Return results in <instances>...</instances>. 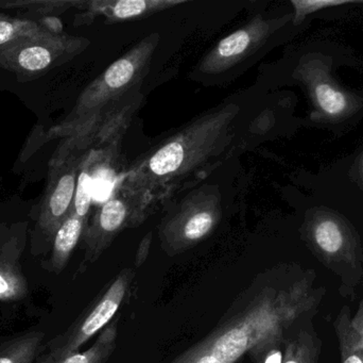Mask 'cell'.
<instances>
[{"mask_svg": "<svg viewBox=\"0 0 363 363\" xmlns=\"http://www.w3.org/2000/svg\"><path fill=\"white\" fill-rule=\"evenodd\" d=\"M186 2L187 0H97L89 2V10L104 15L108 23H113L152 16Z\"/></svg>", "mask_w": 363, "mask_h": 363, "instance_id": "11", "label": "cell"}, {"mask_svg": "<svg viewBox=\"0 0 363 363\" xmlns=\"http://www.w3.org/2000/svg\"><path fill=\"white\" fill-rule=\"evenodd\" d=\"M281 362H283V354L281 350H275L264 358L262 363H281Z\"/></svg>", "mask_w": 363, "mask_h": 363, "instance_id": "23", "label": "cell"}, {"mask_svg": "<svg viewBox=\"0 0 363 363\" xmlns=\"http://www.w3.org/2000/svg\"><path fill=\"white\" fill-rule=\"evenodd\" d=\"M221 215V196L215 187H203L192 192L160 224L164 253L176 256L196 246L215 232Z\"/></svg>", "mask_w": 363, "mask_h": 363, "instance_id": "5", "label": "cell"}, {"mask_svg": "<svg viewBox=\"0 0 363 363\" xmlns=\"http://www.w3.org/2000/svg\"><path fill=\"white\" fill-rule=\"evenodd\" d=\"M118 324L119 318L113 320L86 351L74 352L57 359H52L46 354L38 357L35 363H106L117 347Z\"/></svg>", "mask_w": 363, "mask_h": 363, "instance_id": "12", "label": "cell"}, {"mask_svg": "<svg viewBox=\"0 0 363 363\" xmlns=\"http://www.w3.org/2000/svg\"><path fill=\"white\" fill-rule=\"evenodd\" d=\"M94 144L97 143L91 139L74 136L64 159L57 166L40 217V228L50 238L55 237L61 224L72 212L79 172L87 151Z\"/></svg>", "mask_w": 363, "mask_h": 363, "instance_id": "9", "label": "cell"}, {"mask_svg": "<svg viewBox=\"0 0 363 363\" xmlns=\"http://www.w3.org/2000/svg\"><path fill=\"white\" fill-rule=\"evenodd\" d=\"M240 113L226 104L188 121L134 162L123 183L155 205L196 185L230 155Z\"/></svg>", "mask_w": 363, "mask_h": 363, "instance_id": "2", "label": "cell"}, {"mask_svg": "<svg viewBox=\"0 0 363 363\" xmlns=\"http://www.w3.org/2000/svg\"><path fill=\"white\" fill-rule=\"evenodd\" d=\"M26 23L11 19H0V45L10 42L17 38L18 34L23 33Z\"/></svg>", "mask_w": 363, "mask_h": 363, "instance_id": "21", "label": "cell"}, {"mask_svg": "<svg viewBox=\"0 0 363 363\" xmlns=\"http://www.w3.org/2000/svg\"><path fill=\"white\" fill-rule=\"evenodd\" d=\"M321 341L315 332L301 330L286 339L281 363H318L321 353Z\"/></svg>", "mask_w": 363, "mask_h": 363, "instance_id": "14", "label": "cell"}, {"mask_svg": "<svg viewBox=\"0 0 363 363\" xmlns=\"http://www.w3.org/2000/svg\"><path fill=\"white\" fill-rule=\"evenodd\" d=\"M311 285V278L304 277L277 288L259 277L211 334L170 363H237L247 354L254 363L264 362L285 345L292 325L315 306Z\"/></svg>", "mask_w": 363, "mask_h": 363, "instance_id": "1", "label": "cell"}, {"mask_svg": "<svg viewBox=\"0 0 363 363\" xmlns=\"http://www.w3.org/2000/svg\"><path fill=\"white\" fill-rule=\"evenodd\" d=\"M150 245L151 234H149V236L145 237L144 240L142 241L140 247H138V254H136L135 257L136 269H140L146 261L147 257H148L149 249H150Z\"/></svg>", "mask_w": 363, "mask_h": 363, "instance_id": "22", "label": "cell"}, {"mask_svg": "<svg viewBox=\"0 0 363 363\" xmlns=\"http://www.w3.org/2000/svg\"><path fill=\"white\" fill-rule=\"evenodd\" d=\"M305 237L328 270L349 287L358 285L363 274L362 249L345 222L332 213H317L307 222Z\"/></svg>", "mask_w": 363, "mask_h": 363, "instance_id": "6", "label": "cell"}, {"mask_svg": "<svg viewBox=\"0 0 363 363\" xmlns=\"http://www.w3.org/2000/svg\"><path fill=\"white\" fill-rule=\"evenodd\" d=\"M157 45V34L146 36L89 85L69 121L72 136L98 143L123 138L142 104L143 83Z\"/></svg>", "mask_w": 363, "mask_h": 363, "instance_id": "3", "label": "cell"}, {"mask_svg": "<svg viewBox=\"0 0 363 363\" xmlns=\"http://www.w3.org/2000/svg\"><path fill=\"white\" fill-rule=\"evenodd\" d=\"M96 145L94 144L87 151L77 179L76 193L72 212L82 219L89 220V209L93 204V170L94 153Z\"/></svg>", "mask_w": 363, "mask_h": 363, "instance_id": "15", "label": "cell"}, {"mask_svg": "<svg viewBox=\"0 0 363 363\" xmlns=\"http://www.w3.org/2000/svg\"><path fill=\"white\" fill-rule=\"evenodd\" d=\"M27 293V283L16 262L0 257V300L14 302Z\"/></svg>", "mask_w": 363, "mask_h": 363, "instance_id": "17", "label": "cell"}, {"mask_svg": "<svg viewBox=\"0 0 363 363\" xmlns=\"http://www.w3.org/2000/svg\"><path fill=\"white\" fill-rule=\"evenodd\" d=\"M123 178L87 223L82 237L85 254L80 271L97 261L123 230L142 225L155 210V204L125 185Z\"/></svg>", "mask_w": 363, "mask_h": 363, "instance_id": "4", "label": "cell"}, {"mask_svg": "<svg viewBox=\"0 0 363 363\" xmlns=\"http://www.w3.org/2000/svg\"><path fill=\"white\" fill-rule=\"evenodd\" d=\"M87 223L89 220L82 219L74 213L70 212L67 219L61 224L53 237V249L52 256H51V269L53 272L59 274L64 270L72 251L82 238Z\"/></svg>", "mask_w": 363, "mask_h": 363, "instance_id": "13", "label": "cell"}, {"mask_svg": "<svg viewBox=\"0 0 363 363\" xmlns=\"http://www.w3.org/2000/svg\"><path fill=\"white\" fill-rule=\"evenodd\" d=\"M355 4H363V0H291V4L294 9V14L292 16L294 23L298 25L308 15L325 9Z\"/></svg>", "mask_w": 363, "mask_h": 363, "instance_id": "19", "label": "cell"}, {"mask_svg": "<svg viewBox=\"0 0 363 363\" xmlns=\"http://www.w3.org/2000/svg\"><path fill=\"white\" fill-rule=\"evenodd\" d=\"M351 319V311L349 307H343L340 315L337 318L335 327L339 340V349L342 363H363L359 353L354 351L349 335V321Z\"/></svg>", "mask_w": 363, "mask_h": 363, "instance_id": "18", "label": "cell"}, {"mask_svg": "<svg viewBox=\"0 0 363 363\" xmlns=\"http://www.w3.org/2000/svg\"><path fill=\"white\" fill-rule=\"evenodd\" d=\"M134 279V269L121 270L74 324L63 335L49 343L48 355L52 359H57L79 352L89 339L101 332L114 320L119 309L131 296Z\"/></svg>", "mask_w": 363, "mask_h": 363, "instance_id": "7", "label": "cell"}, {"mask_svg": "<svg viewBox=\"0 0 363 363\" xmlns=\"http://www.w3.org/2000/svg\"><path fill=\"white\" fill-rule=\"evenodd\" d=\"M324 59V55H306L301 60L294 77L306 85L320 117L345 119L357 112L362 102L334 82L330 74V59Z\"/></svg>", "mask_w": 363, "mask_h": 363, "instance_id": "10", "label": "cell"}, {"mask_svg": "<svg viewBox=\"0 0 363 363\" xmlns=\"http://www.w3.org/2000/svg\"><path fill=\"white\" fill-rule=\"evenodd\" d=\"M359 355H360V358H362V362H363V350H362V352H360Z\"/></svg>", "mask_w": 363, "mask_h": 363, "instance_id": "25", "label": "cell"}, {"mask_svg": "<svg viewBox=\"0 0 363 363\" xmlns=\"http://www.w3.org/2000/svg\"><path fill=\"white\" fill-rule=\"evenodd\" d=\"M290 17L291 15L266 19L262 15H256L245 26L219 40L203 58L199 70L205 75H220L237 67L257 53Z\"/></svg>", "mask_w": 363, "mask_h": 363, "instance_id": "8", "label": "cell"}, {"mask_svg": "<svg viewBox=\"0 0 363 363\" xmlns=\"http://www.w3.org/2000/svg\"><path fill=\"white\" fill-rule=\"evenodd\" d=\"M349 335L354 351L360 353L363 350V300L355 317L350 319Z\"/></svg>", "mask_w": 363, "mask_h": 363, "instance_id": "20", "label": "cell"}, {"mask_svg": "<svg viewBox=\"0 0 363 363\" xmlns=\"http://www.w3.org/2000/svg\"><path fill=\"white\" fill-rule=\"evenodd\" d=\"M359 173H360V177H362V180L363 183V157H362V161H360Z\"/></svg>", "mask_w": 363, "mask_h": 363, "instance_id": "24", "label": "cell"}, {"mask_svg": "<svg viewBox=\"0 0 363 363\" xmlns=\"http://www.w3.org/2000/svg\"><path fill=\"white\" fill-rule=\"evenodd\" d=\"M44 334L30 332L0 347V363H33L42 352Z\"/></svg>", "mask_w": 363, "mask_h": 363, "instance_id": "16", "label": "cell"}]
</instances>
